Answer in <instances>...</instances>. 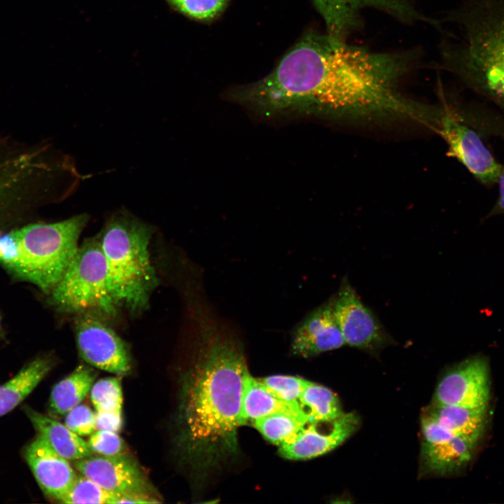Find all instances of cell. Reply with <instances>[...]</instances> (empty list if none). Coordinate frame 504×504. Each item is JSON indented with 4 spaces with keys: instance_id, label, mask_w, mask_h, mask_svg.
<instances>
[{
    "instance_id": "cell-1",
    "label": "cell",
    "mask_w": 504,
    "mask_h": 504,
    "mask_svg": "<svg viewBox=\"0 0 504 504\" xmlns=\"http://www.w3.org/2000/svg\"><path fill=\"white\" fill-rule=\"evenodd\" d=\"M206 330L185 376L178 408L179 444L185 458L201 473L238 454L243 379L248 371L239 342L218 330Z\"/></svg>"
},
{
    "instance_id": "cell-2",
    "label": "cell",
    "mask_w": 504,
    "mask_h": 504,
    "mask_svg": "<svg viewBox=\"0 0 504 504\" xmlns=\"http://www.w3.org/2000/svg\"><path fill=\"white\" fill-rule=\"evenodd\" d=\"M474 6L459 18V43L442 49L444 62L504 112V0Z\"/></svg>"
},
{
    "instance_id": "cell-3",
    "label": "cell",
    "mask_w": 504,
    "mask_h": 504,
    "mask_svg": "<svg viewBox=\"0 0 504 504\" xmlns=\"http://www.w3.org/2000/svg\"><path fill=\"white\" fill-rule=\"evenodd\" d=\"M151 227L120 211L107 220L99 241L106 260L108 284L117 305L144 310L158 284L148 245Z\"/></svg>"
},
{
    "instance_id": "cell-4",
    "label": "cell",
    "mask_w": 504,
    "mask_h": 504,
    "mask_svg": "<svg viewBox=\"0 0 504 504\" xmlns=\"http://www.w3.org/2000/svg\"><path fill=\"white\" fill-rule=\"evenodd\" d=\"M89 216L79 214L54 223H35L15 228L20 255L11 274L49 295L64 274L78 248V238Z\"/></svg>"
},
{
    "instance_id": "cell-5",
    "label": "cell",
    "mask_w": 504,
    "mask_h": 504,
    "mask_svg": "<svg viewBox=\"0 0 504 504\" xmlns=\"http://www.w3.org/2000/svg\"><path fill=\"white\" fill-rule=\"evenodd\" d=\"M56 310L97 317L115 315L118 307L109 288L107 267L99 239L86 240L61 280L49 294Z\"/></svg>"
},
{
    "instance_id": "cell-6",
    "label": "cell",
    "mask_w": 504,
    "mask_h": 504,
    "mask_svg": "<svg viewBox=\"0 0 504 504\" xmlns=\"http://www.w3.org/2000/svg\"><path fill=\"white\" fill-rule=\"evenodd\" d=\"M447 143L448 155L456 158L480 183H496L503 168L480 135L449 106L440 107L435 130Z\"/></svg>"
},
{
    "instance_id": "cell-7",
    "label": "cell",
    "mask_w": 504,
    "mask_h": 504,
    "mask_svg": "<svg viewBox=\"0 0 504 504\" xmlns=\"http://www.w3.org/2000/svg\"><path fill=\"white\" fill-rule=\"evenodd\" d=\"M80 474L104 489L142 503H160L158 493L139 464L125 454L90 456L74 461Z\"/></svg>"
},
{
    "instance_id": "cell-8",
    "label": "cell",
    "mask_w": 504,
    "mask_h": 504,
    "mask_svg": "<svg viewBox=\"0 0 504 504\" xmlns=\"http://www.w3.org/2000/svg\"><path fill=\"white\" fill-rule=\"evenodd\" d=\"M323 19L327 34L346 41L361 24L365 10L383 12L402 23L427 21L412 0H312Z\"/></svg>"
},
{
    "instance_id": "cell-9",
    "label": "cell",
    "mask_w": 504,
    "mask_h": 504,
    "mask_svg": "<svg viewBox=\"0 0 504 504\" xmlns=\"http://www.w3.org/2000/svg\"><path fill=\"white\" fill-rule=\"evenodd\" d=\"M332 300L346 344L373 353L392 342L377 316L361 301L347 278L342 280Z\"/></svg>"
},
{
    "instance_id": "cell-10",
    "label": "cell",
    "mask_w": 504,
    "mask_h": 504,
    "mask_svg": "<svg viewBox=\"0 0 504 504\" xmlns=\"http://www.w3.org/2000/svg\"><path fill=\"white\" fill-rule=\"evenodd\" d=\"M78 351L90 365L115 374L131 370V356L125 342L98 317L80 314L75 322Z\"/></svg>"
},
{
    "instance_id": "cell-11",
    "label": "cell",
    "mask_w": 504,
    "mask_h": 504,
    "mask_svg": "<svg viewBox=\"0 0 504 504\" xmlns=\"http://www.w3.org/2000/svg\"><path fill=\"white\" fill-rule=\"evenodd\" d=\"M490 396L487 359L477 355L449 370L440 380L433 404L476 407L486 406Z\"/></svg>"
},
{
    "instance_id": "cell-12",
    "label": "cell",
    "mask_w": 504,
    "mask_h": 504,
    "mask_svg": "<svg viewBox=\"0 0 504 504\" xmlns=\"http://www.w3.org/2000/svg\"><path fill=\"white\" fill-rule=\"evenodd\" d=\"M421 463L424 473L448 475L470 461L476 442L452 434L426 414L421 418Z\"/></svg>"
},
{
    "instance_id": "cell-13",
    "label": "cell",
    "mask_w": 504,
    "mask_h": 504,
    "mask_svg": "<svg viewBox=\"0 0 504 504\" xmlns=\"http://www.w3.org/2000/svg\"><path fill=\"white\" fill-rule=\"evenodd\" d=\"M346 345L337 321L332 298L309 313L293 331L291 350L304 358Z\"/></svg>"
},
{
    "instance_id": "cell-14",
    "label": "cell",
    "mask_w": 504,
    "mask_h": 504,
    "mask_svg": "<svg viewBox=\"0 0 504 504\" xmlns=\"http://www.w3.org/2000/svg\"><path fill=\"white\" fill-rule=\"evenodd\" d=\"M359 423V417L354 412L344 413L331 423L328 431L320 430L318 424L308 422L293 441L279 447V453L289 460H305L323 455L351 436Z\"/></svg>"
},
{
    "instance_id": "cell-15",
    "label": "cell",
    "mask_w": 504,
    "mask_h": 504,
    "mask_svg": "<svg viewBox=\"0 0 504 504\" xmlns=\"http://www.w3.org/2000/svg\"><path fill=\"white\" fill-rule=\"evenodd\" d=\"M24 457L42 491L59 501L78 476L67 459L39 435L24 449Z\"/></svg>"
},
{
    "instance_id": "cell-16",
    "label": "cell",
    "mask_w": 504,
    "mask_h": 504,
    "mask_svg": "<svg viewBox=\"0 0 504 504\" xmlns=\"http://www.w3.org/2000/svg\"><path fill=\"white\" fill-rule=\"evenodd\" d=\"M24 412L38 435L68 461H74L92 455L88 442L65 424L27 406Z\"/></svg>"
},
{
    "instance_id": "cell-17",
    "label": "cell",
    "mask_w": 504,
    "mask_h": 504,
    "mask_svg": "<svg viewBox=\"0 0 504 504\" xmlns=\"http://www.w3.org/2000/svg\"><path fill=\"white\" fill-rule=\"evenodd\" d=\"M279 412L307 416L300 404L278 399L262 385L258 379L253 377L247 371L243 379L239 426L252 424L258 419Z\"/></svg>"
},
{
    "instance_id": "cell-18",
    "label": "cell",
    "mask_w": 504,
    "mask_h": 504,
    "mask_svg": "<svg viewBox=\"0 0 504 504\" xmlns=\"http://www.w3.org/2000/svg\"><path fill=\"white\" fill-rule=\"evenodd\" d=\"M452 434L477 442L487 421V405L470 407L433 404L425 414Z\"/></svg>"
},
{
    "instance_id": "cell-19",
    "label": "cell",
    "mask_w": 504,
    "mask_h": 504,
    "mask_svg": "<svg viewBox=\"0 0 504 504\" xmlns=\"http://www.w3.org/2000/svg\"><path fill=\"white\" fill-rule=\"evenodd\" d=\"M53 366L49 357L40 356L26 364L13 378L0 386V417L20 404Z\"/></svg>"
},
{
    "instance_id": "cell-20",
    "label": "cell",
    "mask_w": 504,
    "mask_h": 504,
    "mask_svg": "<svg viewBox=\"0 0 504 504\" xmlns=\"http://www.w3.org/2000/svg\"><path fill=\"white\" fill-rule=\"evenodd\" d=\"M97 372L86 365H80L52 388L50 411L57 415H65L80 405L93 386Z\"/></svg>"
},
{
    "instance_id": "cell-21",
    "label": "cell",
    "mask_w": 504,
    "mask_h": 504,
    "mask_svg": "<svg viewBox=\"0 0 504 504\" xmlns=\"http://www.w3.org/2000/svg\"><path fill=\"white\" fill-rule=\"evenodd\" d=\"M299 402L309 423H332L344 414L338 398L330 389L308 380Z\"/></svg>"
},
{
    "instance_id": "cell-22",
    "label": "cell",
    "mask_w": 504,
    "mask_h": 504,
    "mask_svg": "<svg viewBox=\"0 0 504 504\" xmlns=\"http://www.w3.org/2000/svg\"><path fill=\"white\" fill-rule=\"evenodd\" d=\"M308 422L306 415L279 412L258 419L251 425L267 441L279 447L293 441Z\"/></svg>"
},
{
    "instance_id": "cell-23",
    "label": "cell",
    "mask_w": 504,
    "mask_h": 504,
    "mask_svg": "<svg viewBox=\"0 0 504 504\" xmlns=\"http://www.w3.org/2000/svg\"><path fill=\"white\" fill-rule=\"evenodd\" d=\"M120 496L113 493L80 474L59 502L62 503L118 504Z\"/></svg>"
},
{
    "instance_id": "cell-24",
    "label": "cell",
    "mask_w": 504,
    "mask_h": 504,
    "mask_svg": "<svg viewBox=\"0 0 504 504\" xmlns=\"http://www.w3.org/2000/svg\"><path fill=\"white\" fill-rule=\"evenodd\" d=\"M90 399L96 413L122 415V391L120 377H106L94 383Z\"/></svg>"
},
{
    "instance_id": "cell-25",
    "label": "cell",
    "mask_w": 504,
    "mask_h": 504,
    "mask_svg": "<svg viewBox=\"0 0 504 504\" xmlns=\"http://www.w3.org/2000/svg\"><path fill=\"white\" fill-rule=\"evenodd\" d=\"M258 379L274 396L295 404H300V398L307 382L302 377L288 375H272Z\"/></svg>"
},
{
    "instance_id": "cell-26",
    "label": "cell",
    "mask_w": 504,
    "mask_h": 504,
    "mask_svg": "<svg viewBox=\"0 0 504 504\" xmlns=\"http://www.w3.org/2000/svg\"><path fill=\"white\" fill-rule=\"evenodd\" d=\"M184 15L197 20H209L222 11L227 0H167Z\"/></svg>"
},
{
    "instance_id": "cell-27",
    "label": "cell",
    "mask_w": 504,
    "mask_h": 504,
    "mask_svg": "<svg viewBox=\"0 0 504 504\" xmlns=\"http://www.w3.org/2000/svg\"><path fill=\"white\" fill-rule=\"evenodd\" d=\"M87 442L92 453L101 456L122 454L126 449L124 440L116 432L111 430H97Z\"/></svg>"
},
{
    "instance_id": "cell-28",
    "label": "cell",
    "mask_w": 504,
    "mask_h": 504,
    "mask_svg": "<svg viewBox=\"0 0 504 504\" xmlns=\"http://www.w3.org/2000/svg\"><path fill=\"white\" fill-rule=\"evenodd\" d=\"M64 424L79 436L91 435L97 430L95 413L80 404L66 414Z\"/></svg>"
},
{
    "instance_id": "cell-29",
    "label": "cell",
    "mask_w": 504,
    "mask_h": 504,
    "mask_svg": "<svg viewBox=\"0 0 504 504\" xmlns=\"http://www.w3.org/2000/svg\"><path fill=\"white\" fill-rule=\"evenodd\" d=\"M19 255V240L15 228L1 230L0 266L11 274L18 265Z\"/></svg>"
},
{
    "instance_id": "cell-30",
    "label": "cell",
    "mask_w": 504,
    "mask_h": 504,
    "mask_svg": "<svg viewBox=\"0 0 504 504\" xmlns=\"http://www.w3.org/2000/svg\"><path fill=\"white\" fill-rule=\"evenodd\" d=\"M95 416L97 430L118 433L122 427V415L95 412Z\"/></svg>"
},
{
    "instance_id": "cell-31",
    "label": "cell",
    "mask_w": 504,
    "mask_h": 504,
    "mask_svg": "<svg viewBox=\"0 0 504 504\" xmlns=\"http://www.w3.org/2000/svg\"><path fill=\"white\" fill-rule=\"evenodd\" d=\"M496 183L498 186V198L491 209L486 216V219L496 216L504 215V167L498 178Z\"/></svg>"
},
{
    "instance_id": "cell-32",
    "label": "cell",
    "mask_w": 504,
    "mask_h": 504,
    "mask_svg": "<svg viewBox=\"0 0 504 504\" xmlns=\"http://www.w3.org/2000/svg\"><path fill=\"white\" fill-rule=\"evenodd\" d=\"M3 331H4V330H3V325H2V318H1V314H0V339L3 335Z\"/></svg>"
}]
</instances>
